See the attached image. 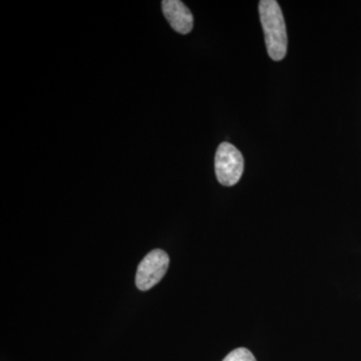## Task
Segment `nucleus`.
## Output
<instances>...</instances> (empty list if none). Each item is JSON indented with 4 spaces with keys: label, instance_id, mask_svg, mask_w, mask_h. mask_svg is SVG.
I'll return each mask as SVG.
<instances>
[{
    "label": "nucleus",
    "instance_id": "f257e3e1",
    "mask_svg": "<svg viewBox=\"0 0 361 361\" xmlns=\"http://www.w3.org/2000/svg\"><path fill=\"white\" fill-rule=\"evenodd\" d=\"M259 16L268 56L273 61H282L287 54L288 39L281 7L275 0H262L259 2Z\"/></svg>",
    "mask_w": 361,
    "mask_h": 361
},
{
    "label": "nucleus",
    "instance_id": "f03ea898",
    "mask_svg": "<svg viewBox=\"0 0 361 361\" xmlns=\"http://www.w3.org/2000/svg\"><path fill=\"white\" fill-rule=\"evenodd\" d=\"M215 171L221 185L227 187L236 185L244 171L241 152L230 142H222L216 152Z\"/></svg>",
    "mask_w": 361,
    "mask_h": 361
},
{
    "label": "nucleus",
    "instance_id": "7ed1b4c3",
    "mask_svg": "<svg viewBox=\"0 0 361 361\" xmlns=\"http://www.w3.org/2000/svg\"><path fill=\"white\" fill-rule=\"evenodd\" d=\"M168 254L161 249L149 252L137 266L135 285L142 291L153 288L165 276L169 268Z\"/></svg>",
    "mask_w": 361,
    "mask_h": 361
},
{
    "label": "nucleus",
    "instance_id": "20e7f679",
    "mask_svg": "<svg viewBox=\"0 0 361 361\" xmlns=\"http://www.w3.org/2000/svg\"><path fill=\"white\" fill-rule=\"evenodd\" d=\"M161 8L173 30L180 35H188L192 32L194 26L193 14L182 1L164 0L161 2Z\"/></svg>",
    "mask_w": 361,
    "mask_h": 361
},
{
    "label": "nucleus",
    "instance_id": "39448f33",
    "mask_svg": "<svg viewBox=\"0 0 361 361\" xmlns=\"http://www.w3.org/2000/svg\"><path fill=\"white\" fill-rule=\"evenodd\" d=\"M223 361H257L250 350L240 348L231 351Z\"/></svg>",
    "mask_w": 361,
    "mask_h": 361
}]
</instances>
